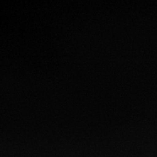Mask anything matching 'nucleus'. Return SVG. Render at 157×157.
I'll return each mask as SVG.
<instances>
[]
</instances>
